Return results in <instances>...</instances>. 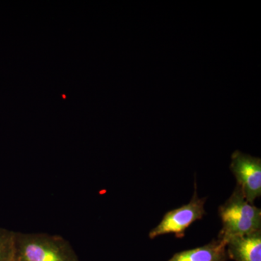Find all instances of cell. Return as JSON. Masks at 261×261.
Returning <instances> with one entry per match:
<instances>
[{
  "label": "cell",
  "instance_id": "5",
  "mask_svg": "<svg viewBox=\"0 0 261 261\" xmlns=\"http://www.w3.org/2000/svg\"><path fill=\"white\" fill-rule=\"evenodd\" d=\"M228 259L234 261H261V230L229 239L226 243Z\"/></svg>",
  "mask_w": 261,
  "mask_h": 261
},
{
  "label": "cell",
  "instance_id": "1",
  "mask_svg": "<svg viewBox=\"0 0 261 261\" xmlns=\"http://www.w3.org/2000/svg\"><path fill=\"white\" fill-rule=\"evenodd\" d=\"M14 261H80L68 240L60 235L15 232Z\"/></svg>",
  "mask_w": 261,
  "mask_h": 261
},
{
  "label": "cell",
  "instance_id": "2",
  "mask_svg": "<svg viewBox=\"0 0 261 261\" xmlns=\"http://www.w3.org/2000/svg\"><path fill=\"white\" fill-rule=\"evenodd\" d=\"M222 228L218 239L225 243L229 239L244 236L261 230V210L245 199L241 189L234 190L219 207Z\"/></svg>",
  "mask_w": 261,
  "mask_h": 261
},
{
  "label": "cell",
  "instance_id": "6",
  "mask_svg": "<svg viewBox=\"0 0 261 261\" xmlns=\"http://www.w3.org/2000/svg\"><path fill=\"white\" fill-rule=\"evenodd\" d=\"M226 243L219 239L204 246L174 254L168 261H227Z\"/></svg>",
  "mask_w": 261,
  "mask_h": 261
},
{
  "label": "cell",
  "instance_id": "7",
  "mask_svg": "<svg viewBox=\"0 0 261 261\" xmlns=\"http://www.w3.org/2000/svg\"><path fill=\"white\" fill-rule=\"evenodd\" d=\"M15 231L0 227V261H14Z\"/></svg>",
  "mask_w": 261,
  "mask_h": 261
},
{
  "label": "cell",
  "instance_id": "3",
  "mask_svg": "<svg viewBox=\"0 0 261 261\" xmlns=\"http://www.w3.org/2000/svg\"><path fill=\"white\" fill-rule=\"evenodd\" d=\"M206 200V197H198L195 185V192L190 202L166 213L160 224L149 231V238L152 240L170 233H175L176 238H184L187 228L205 216Z\"/></svg>",
  "mask_w": 261,
  "mask_h": 261
},
{
  "label": "cell",
  "instance_id": "4",
  "mask_svg": "<svg viewBox=\"0 0 261 261\" xmlns=\"http://www.w3.org/2000/svg\"><path fill=\"white\" fill-rule=\"evenodd\" d=\"M230 170L245 199L254 204L261 195V159L236 150L231 154Z\"/></svg>",
  "mask_w": 261,
  "mask_h": 261
}]
</instances>
